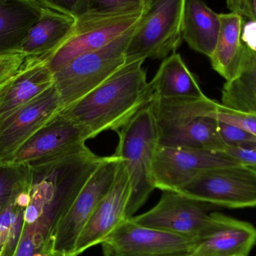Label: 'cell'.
I'll return each instance as SVG.
<instances>
[{
  "mask_svg": "<svg viewBox=\"0 0 256 256\" xmlns=\"http://www.w3.org/2000/svg\"><path fill=\"white\" fill-rule=\"evenodd\" d=\"M144 60L126 62L109 79L62 114L84 124L92 138L106 130H118L153 99Z\"/></svg>",
  "mask_w": 256,
  "mask_h": 256,
  "instance_id": "obj_1",
  "label": "cell"
},
{
  "mask_svg": "<svg viewBox=\"0 0 256 256\" xmlns=\"http://www.w3.org/2000/svg\"><path fill=\"white\" fill-rule=\"evenodd\" d=\"M218 102L206 97L198 99H153L158 146L186 148L224 153L226 146L210 116Z\"/></svg>",
  "mask_w": 256,
  "mask_h": 256,
  "instance_id": "obj_2",
  "label": "cell"
},
{
  "mask_svg": "<svg viewBox=\"0 0 256 256\" xmlns=\"http://www.w3.org/2000/svg\"><path fill=\"white\" fill-rule=\"evenodd\" d=\"M117 132L118 144L114 154L122 159L129 174L131 194L127 216L130 218L156 189L152 167L158 146V136L150 104L137 112Z\"/></svg>",
  "mask_w": 256,
  "mask_h": 256,
  "instance_id": "obj_3",
  "label": "cell"
},
{
  "mask_svg": "<svg viewBox=\"0 0 256 256\" xmlns=\"http://www.w3.org/2000/svg\"><path fill=\"white\" fill-rule=\"evenodd\" d=\"M121 158L104 156L67 210L52 227L44 252L49 256H75L76 244L92 215L114 184Z\"/></svg>",
  "mask_w": 256,
  "mask_h": 256,
  "instance_id": "obj_4",
  "label": "cell"
},
{
  "mask_svg": "<svg viewBox=\"0 0 256 256\" xmlns=\"http://www.w3.org/2000/svg\"><path fill=\"white\" fill-rule=\"evenodd\" d=\"M186 0H150L126 46V62L164 60L176 52L182 39Z\"/></svg>",
  "mask_w": 256,
  "mask_h": 256,
  "instance_id": "obj_5",
  "label": "cell"
},
{
  "mask_svg": "<svg viewBox=\"0 0 256 256\" xmlns=\"http://www.w3.org/2000/svg\"><path fill=\"white\" fill-rule=\"evenodd\" d=\"M135 27L109 44L79 56L54 73V86L63 109L80 100L126 64L124 52Z\"/></svg>",
  "mask_w": 256,
  "mask_h": 256,
  "instance_id": "obj_6",
  "label": "cell"
},
{
  "mask_svg": "<svg viewBox=\"0 0 256 256\" xmlns=\"http://www.w3.org/2000/svg\"><path fill=\"white\" fill-rule=\"evenodd\" d=\"M177 192L200 202L238 209L256 207V168L236 164L198 173Z\"/></svg>",
  "mask_w": 256,
  "mask_h": 256,
  "instance_id": "obj_7",
  "label": "cell"
},
{
  "mask_svg": "<svg viewBox=\"0 0 256 256\" xmlns=\"http://www.w3.org/2000/svg\"><path fill=\"white\" fill-rule=\"evenodd\" d=\"M144 12L116 14H82L76 18L68 38L46 58L55 73L82 54L100 49L138 24Z\"/></svg>",
  "mask_w": 256,
  "mask_h": 256,
  "instance_id": "obj_8",
  "label": "cell"
},
{
  "mask_svg": "<svg viewBox=\"0 0 256 256\" xmlns=\"http://www.w3.org/2000/svg\"><path fill=\"white\" fill-rule=\"evenodd\" d=\"M92 138L88 128L60 112L20 148L12 162L32 166L82 153L90 149L86 142Z\"/></svg>",
  "mask_w": 256,
  "mask_h": 256,
  "instance_id": "obj_9",
  "label": "cell"
},
{
  "mask_svg": "<svg viewBox=\"0 0 256 256\" xmlns=\"http://www.w3.org/2000/svg\"><path fill=\"white\" fill-rule=\"evenodd\" d=\"M212 204L188 198L177 192L162 191L160 200L150 210L132 216L138 225L198 240L214 222Z\"/></svg>",
  "mask_w": 256,
  "mask_h": 256,
  "instance_id": "obj_10",
  "label": "cell"
},
{
  "mask_svg": "<svg viewBox=\"0 0 256 256\" xmlns=\"http://www.w3.org/2000/svg\"><path fill=\"white\" fill-rule=\"evenodd\" d=\"M196 240L138 225L128 218L102 244L104 256H190Z\"/></svg>",
  "mask_w": 256,
  "mask_h": 256,
  "instance_id": "obj_11",
  "label": "cell"
},
{
  "mask_svg": "<svg viewBox=\"0 0 256 256\" xmlns=\"http://www.w3.org/2000/svg\"><path fill=\"white\" fill-rule=\"evenodd\" d=\"M55 86L24 106L0 116V164H10L20 148L62 110Z\"/></svg>",
  "mask_w": 256,
  "mask_h": 256,
  "instance_id": "obj_12",
  "label": "cell"
},
{
  "mask_svg": "<svg viewBox=\"0 0 256 256\" xmlns=\"http://www.w3.org/2000/svg\"><path fill=\"white\" fill-rule=\"evenodd\" d=\"M236 164L224 153L158 146L152 167L155 188L178 192L202 172Z\"/></svg>",
  "mask_w": 256,
  "mask_h": 256,
  "instance_id": "obj_13",
  "label": "cell"
},
{
  "mask_svg": "<svg viewBox=\"0 0 256 256\" xmlns=\"http://www.w3.org/2000/svg\"><path fill=\"white\" fill-rule=\"evenodd\" d=\"M131 194L129 174L121 158L114 184L100 202L82 231L75 256L100 244L128 219L127 208Z\"/></svg>",
  "mask_w": 256,
  "mask_h": 256,
  "instance_id": "obj_14",
  "label": "cell"
},
{
  "mask_svg": "<svg viewBox=\"0 0 256 256\" xmlns=\"http://www.w3.org/2000/svg\"><path fill=\"white\" fill-rule=\"evenodd\" d=\"M213 226L196 240L190 256H249L256 244L252 224L214 212Z\"/></svg>",
  "mask_w": 256,
  "mask_h": 256,
  "instance_id": "obj_15",
  "label": "cell"
},
{
  "mask_svg": "<svg viewBox=\"0 0 256 256\" xmlns=\"http://www.w3.org/2000/svg\"><path fill=\"white\" fill-rule=\"evenodd\" d=\"M54 85L46 60L26 58L22 67L0 86V116L26 104Z\"/></svg>",
  "mask_w": 256,
  "mask_h": 256,
  "instance_id": "obj_16",
  "label": "cell"
},
{
  "mask_svg": "<svg viewBox=\"0 0 256 256\" xmlns=\"http://www.w3.org/2000/svg\"><path fill=\"white\" fill-rule=\"evenodd\" d=\"M75 22L72 16L45 8L40 19L27 33L20 54L26 58L46 60L68 38Z\"/></svg>",
  "mask_w": 256,
  "mask_h": 256,
  "instance_id": "obj_17",
  "label": "cell"
},
{
  "mask_svg": "<svg viewBox=\"0 0 256 256\" xmlns=\"http://www.w3.org/2000/svg\"><path fill=\"white\" fill-rule=\"evenodd\" d=\"M44 8L36 0H0V56L20 54L27 33Z\"/></svg>",
  "mask_w": 256,
  "mask_h": 256,
  "instance_id": "obj_18",
  "label": "cell"
},
{
  "mask_svg": "<svg viewBox=\"0 0 256 256\" xmlns=\"http://www.w3.org/2000/svg\"><path fill=\"white\" fill-rule=\"evenodd\" d=\"M149 85L153 99L178 100L206 97L196 78L177 52L164 58Z\"/></svg>",
  "mask_w": 256,
  "mask_h": 256,
  "instance_id": "obj_19",
  "label": "cell"
},
{
  "mask_svg": "<svg viewBox=\"0 0 256 256\" xmlns=\"http://www.w3.org/2000/svg\"><path fill=\"white\" fill-rule=\"evenodd\" d=\"M220 14L202 0H186L182 38L190 48L209 58L213 55L220 32Z\"/></svg>",
  "mask_w": 256,
  "mask_h": 256,
  "instance_id": "obj_20",
  "label": "cell"
},
{
  "mask_svg": "<svg viewBox=\"0 0 256 256\" xmlns=\"http://www.w3.org/2000/svg\"><path fill=\"white\" fill-rule=\"evenodd\" d=\"M220 14V32L210 64L215 72L228 81L237 75L244 54L245 44L242 40L243 20L233 12Z\"/></svg>",
  "mask_w": 256,
  "mask_h": 256,
  "instance_id": "obj_21",
  "label": "cell"
},
{
  "mask_svg": "<svg viewBox=\"0 0 256 256\" xmlns=\"http://www.w3.org/2000/svg\"><path fill=\"white\" fill-rule=\"evenodd\" d=\"M220 104L237 112L256 114V52L246 45L237 75L222 87Z\"/></svg>",
  "mask_w": 256,
  "mask_h": 256,
  "instance_id": "obj_22",
  "label": "cell"
},
{
  "mask_svg": "<svg viewBox=\"0 0 256 256\" xmlns=\"http://www.w3.org/2000/svg\"><path fill=\"white\" fill-rule=\"evenodd\" d=\"M30 203L28 190L21 192L0 212V249L2 256H14L24 225V213Z\"/></svg>",
  "mask_w": 256,
  "mask_h": 256,
  "instance_id": "obj_23",
  "label": "cell"
},
{
  "mask_svg": "<svg viewBox=\"0 0 256 256\" xmlns=\"http://www.w3.org/2000/svg\"><path fill=\"white\" fill-rule=\"evenodd\" d=\"M30 168L18 164H0V212L28 189Z\"/></svg>",
  "mask_w": 256,
  "mask_h": 256,
  "instance_id": "obj_24",
  "label": "cell"
},
{
  "mask_svg": "<svg viewBox=\"0 0 256 256\" xmlns=\"http://www.w3.org/2000/svg\"><path fill=\"white\" fill-rule=\"evenodd\" d=\"M150 0H84L81 15L140 13L144 12Z\"/></svg>",
  "mask_w": 256,
  "mask_h": 256,
  "instance_id": "obj_25",
  "label": "cell"
},
{
  "mask_svg": "<svg viewBox=\"0 0 256 256\" xmlns=\"http://www.w3.org/2000/svg\"><path fill=\"white\" fill-rule=\"evenodd\" d=\"M209 115L218 121L242 128L256 137V114L237 112L228 109L219 103L216 110L210 112Z\"/></svg>",
  "mask_w": 256,
  "mask_h": 256,
  "instance_id": "obj_26",
  "label": "cell"
},
{
  "mask_svg": "<svg viewBox=\"0 0 256 256\" xmlns=\"http://www.w3.org/2000/svg\"><path fill=\"white\" fill-rule=\"evenodd\" d=\"M218 128L222 140L228 147L256 144L255 136L234 124L218 120Z\"/></svg>",
  "mask_w": 256,
  "mask_h": 256,
  "instance_id": "obj_27",
  "label": "cell"
},
{
  "mask_svg": "<svg viewBox=\"0 0 256 256\" xmlns=\"http://www.w3.org/2000/svg\"><path fill=\"white\" fill-rule=\"evenodd\" d=\"M44 7L78 18L82 14L84 0H36Z\"/></svg>",
  "mask_w": 256,
  "mask_h": 256,
  "instance_id": "obj_28",
  "label": "cell"
},
{
  "mask_svg": "<svg viewBox=\"0 0 256 256\" xmlns=\"http://www.w3.org/2000/svg\"><path fill=\"white\" fill-rule=\"evenodd\" d=\"M224 154L237 164L256 168V144L228 147Z\"/></svg>",
  "mask_w": 256,
  "mask_h": 256,
  "instance_id": "obj_29",
  "label": "cell"
},
{
  "mask_svg": "<svg viewBox=\"0 0 256 256\" xmlns=\"http://www.w3.org/2000/svg\"><path fill=\"white\" fill-rule=\"evenodd\" d=\"M25 60L21 54L0 56V86L22 67Z\"/></svg>",
  "mask_w": 256,
  "mask_h": 256,
  "instance_id": "obj_30",
  "label": "cell"
},
{
  "mask_svg": "<svg viewBox=\"0 0 256 256\" xmlns=\"http://www.w3.org/2000/svg\"><path fill=\"white\" fill-rule=\"evenodd\" d=\"M228 10L244 19L256 21V0H226Z\"/></svg>",
  "mask_w": 256,
  "mask_h": 256,
  "instance_id": "obj_31",
  "label": "cell"
},
{
  "mask_svg": "<svg viewBox=\"0 0 256 256\" xmlns=\"http://www.w3.org/2000/svg\"><path fill=\"white\" fill-rule=\"evenodd\" d=\"M242 20V42L250 49L256 52V21L244 18Z\"/></svg>",
  "mask_w": 256,
  "mask_h": 256,
  "instance_id": "obj_32",
  "label": "cell"
},
{
  "mask_svg": "<svg viewBox=\"0 0 256 256\" xmlns=\"http://www.w3.org/2000/svg\"><path fill=\"white\" fill-rule=\"evenodd\" d=\"M0 256H2L1 249H0Z\"/></svg>",
  "mask_w": 256,
  "mask_h": 256,
  "instance_id": "obj_33",
  "label": "cell"
}]
</instances>
